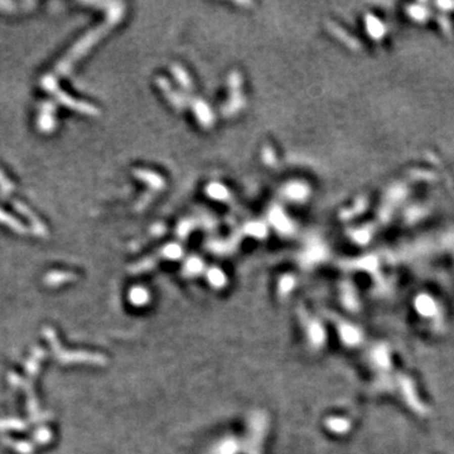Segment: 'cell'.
Instances as JSON below:
<instances>
[{"label": "cell", "instance_id": "6da1fadb", "mask_svg": "<svg viewBox=\"0 0 454 454\" xmlns=\"http://www.w3.org/2000/svg\"><path fill=\"white\" fill-rule=\"evenodd\" d=\"M44 337L50 341L53 352H55V356L57 357L58 361L63 362V364H75V362L88 365L106 364V357L103 356V354L90 353V352L82 351H66L65 348H62L60 346L57 338H56L55 332H53V330H50V328H44Z\"/></svg>", "mask_w": 454, "mask_h": 454}, {"label": "cell", "instance_id": "7a4b0ae2", "mask_svg": "<svg viewBox=\"0 0 454 454\" xmlns=\"http://www.w3.org/2000/svg\"><path fill=\"white\" fill-rule=\"evenodd\" d=\"M267 430V417L265 413L257 412L250 417L249 433L242 444V450L246 454H261L262 443Z\"/></svg>", "mask_w": 454, "mask_h": 454}, {"label": "cell", "instance_id": "3957f363", "mask_svg": "<svg viewBox=\"0 0 454 454\" xmlns=\"http://www.w3.org/2000/svg\"><path fill=\"white\" fill-rule=\"evenodd\" d=\"M242 452L241 440L234 435H227L221 438L211 448L210 454H240Z\"/></svg>", "mask_w": 454, "mask_h": 454}, {"label": "cell", "instance_id": "277c9868", "mask_svg": "<svg viewBox=\"0 0 454 454\" xmlns=\"http://www.w3.org/2000/svg\"><path fill=\"white\" fill-rule=\"evenodd\" d=\"M129 300L135 307H144L150 300V294L145 288L135 287L129 292Z\"/></svg>", "mask_w": 454, "mask_h": 454}, {"label": "cell", "instance_id": "5b68a950", "mask_svg": "<svg viewBox=\"0 0 454 454\" xmlns=\"http://www.w3.org/2000/svg\"><path fill=\"white\" fill-rule=\"evenodd\" d=\"M293 287H294V278L290 277V275H285L280 279L279 284H278V294L282 298H285L292 292Z\"/></svg>", "mask_w": 454, "mask_h": 454}, {"label": "cell", "instance_id": "8992f818", "mask_svg": "<svg viewBox=\"0 0 454 454\" xmlns=\"http://www.w3.org/2000/svg\"><path fill=\"white\" fill-rule=\"evenodd\" d=\"M208 280L216 288H222L226 285V277L223 271L218 269H211L208 271Z\"/></svg>", "mask_w": 454, "mask_h": 454}, {"label": "cell", "instance_id": "52a82bcc", "mask_svg": "<svg viewBox=\"0 0 454 454\" xmlns=\"http://www.w3.org/2000/svg\"><path fill=\"white\" fill-rule=\"evenodd\" d=\"M203 269V264L200 259L197 257H193V259L188 260V262L186 264V274L188 275H196Z\"/></svg>", "mask_w": 454, "mask_h": 454}, {"label": "cell", "instance_id": "ba28073f", "mask_svg": "<svg viewBox=\"0 0 454 454\" xmlns=\"http://www.w3.org/2000/svg\"><path fill=\"white\" fill-rule=\"evenodd\" d=\"M27 425L23 422H19L17 419H4L0 420V429H17V430H23L25 429Z\"/></svg>", "mask_w": 454, "mask_h": 454}, {"label": "cell", "instance_id": "9c48e42d", "mask_svg": "<svg viewBox=\"0 0 454 454\" xmlns=\"http://www.w3.org/2000/svg\"><path fill=\"white\" fill-rule=\"evenodd\" d=\"M52 439V433L47 429V428H40L35 432L34 434V440L38 442L39 444H46L48 443L50 440Z\"/></svg>", "mask_w": 454, "mask_h": 454}, {"label": "cell", "instance_id": "30bf717a", "mask_svg": "<svg viewBox=\"0 0 454 454\" xmlns=\"http://www.w3.org/2000/svg\"><path fill=\"white\" fill-rule=\"evenodd\" d=\"M14 448L20 454H30L33 452V447L27 442H15Z\"/></svg>", "mask_w": 454, "mask_h": 454}, {"label": "cell", "instance_id": "8fae6325", "mask_svg": "<svg viewBox=\"0 0 454 454\" xmlns=\"http://www.w3.org/2000/svg\"><path fill=\"white\" fill-rule=\"evenodd\" d=\"M211 191H212V192H210V195L212 196V197H216V198H222V197H225V190H223L222 187H221V186H218V185H213V186H211V188H210Z\"/></svg>", "mask_w": 454, "mask_h": 454}]
</instances>
